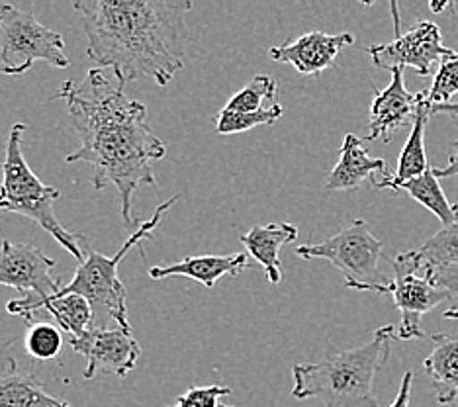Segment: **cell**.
Instances as JSON below:
<instances>
[{"mask_svg":"<svg viewBox=\"0 0 458 407\" xmlns=\"http://www.w3.org/2000/svg\"><path fill=\"white\" fill-rule=\"evenodd\" d=\"M382 249L384 245L380 239L374 237L369 224L359 217L324 243L300 245L296 255L306 260H329L333 267L345 275L347 288L367 292L372 286H386L390 282L378 270Z\"/></svg>","mask_w":458,"mask_h":407,"instance_id":"52a82bcc","label":"cell"},{"mask_svg":"<svg viewBox=\"0 0 458 407\" xmlns=\"http://www.w3.org/2000/svg\"><path fill=\"white\" fill-rule=\"evenodd\" d=\"M69 120L81 138V149L67 163H89L97 191L118 188L122 222L133 227V194L141 184L157 186L153 163L165 159L166 148L148 123V108L128 98L126 85L104 69H90L87 87L65 81L59 89Z\"/></svg>","mask_w":458,"mask_h":407,"instance_id":"6da1fadb","label":"cell"},{"mask_svg":"<svg viewBox=\"0 0 458 407\" xmlns=\"http://www.w3.org/2000/svg\"><path fill=\"white\" fill-rule=\"evenodd\" d=\"M431 116L433 114H451V116H458V102L451 104H439V106H429Z\"/></svg>","mask_w":458,"mask_h":407,"instance_id":"4dcf8cb0","label":"cell"},{"mask_svg":"<svg viewBox=\"0 0 458 407\" xmlns=\"http://www.w3.org/2000/svg\"><path fill=\"white\" fill-rule=\"evenodd\" d=\"M55 259L30 243H13L3 239L0 245V286H10L32 301H46L59 294L64 284L51 275Z\"/></svg>","mask_w":458,"mask_h":407,"instance_id":"30bf717a","label":"cell"},{"mask_svg":"<svg viewBox=\"0 0 458 407\" xmlns=\"http://www.w3.org/2000/svg\"><path fill=\"white\" fill-rule=\"evenodd\" d=\"M355 44L351 34H326V31H308L288 44L270 47L268 55L276 63H288L300 75L319 77L326 69L335 65L343 47Z\"/></svg>","mask_w":458,"mask_h":407,"instance_id":"4fadbf2b","label":"cell"},{"mask_svg":"<svg viewBox=\"0 0 458 407\" xmlns=\"http://www.w3.org/2000/svg\"><path fill=\"white\" fill-rule=\"evenodd\" d=\"M0 407H71L51 395L34 372H20L16 362L0 374Z\"/></svg>","mask_w":458,"mask_h":407,"instance_id":"ffe728a7","label":"cell"},{"mask_svg":"<svg viewBox=\"0 0 458 407\" xmlns=\"http://www.w3.org/2000/svg\"><path fill=\"white\" fill-rule=\"evenodd\" d=\"M394 326H384L360 347L327 354L318 362L293 367V398H316L326 407H380L374 395V378L390 359Z\"/></svg>","mask_w":458,"mask_h":407,"instance_id":"3957f363","label":"cell"},{"mask_svg":"<svg viewBox=\"0 0 458 407\" xmlns=\"http://www.w3.org/2000/svg\"><path fill=\"white\" fill-rule=\"evenodd\" d=\"M232 394L227 386H194L169 407H220V398Z\"/></svg>","mask_w":458,"mask_h":407,"instance_id":"4316f807","label":"cell"},{"mask_svg":"<svg viewBox=\"0 0 458 407\" xmlns=\"http://www.w3.org/2000/svg\"><path fill=\"white\" fill-rule=\"evenodd\" d=\"M276 81L268 75H257L253 81L249 82L247 87H243L239 92H235L232 98L227 100L224 110L227 112H259L267 108L265 102L267 100H275L276 98Z\"/></svg>","mask_w":458,"mask_h":407,"instance_id":"d4e9b609","label":"cell"},{"mask_svg":"<svg viewBox=\"0 0 458 407\" xmlns=\"http://www.w3.org/2000/svg\"><path fill=\"white\" fill-rule=\"evenodd\" d=\"M6 309L8 313H13V316L26 318L30 323L34 321L36 313L46 309L49 311V316L57 321V327L67 333V339L81 337L82 333L89 329L90 323L95 321V311H92L89 300L75 294L54 296L46 301H32L28 298H20L10 301Z\"/></svg>","mask_w":458,"mask_h":407,"instance_id":"5bb4252c","label":"cell"},{"mask_svg":"<svg viewBox=\"0 0 458 407\" xmlns=\"http://www.w3.org/2000/svg\"><path fill=\"white\" fill-rule=\"evenodd\" d=\"M425 94L427 90L413 94L405 89L403 69L392 71L390 85L384 90H377V97L370 104V131L364 141L390 143L394 133H398L410 122L413 123Z\"/></svg>","mask_w":458,"mask_h":407,"instance_id":"7c38bea8","label":"cell"},{"mask_svg":"<svg viewBox=\"0 0 458 407\" xmlns=\"http://www.w3.org/2000/svg\"><path fill=\"white\" fill-rule=\"evenodd\" d=\"M443 318H445V319H454V321H458V309H456V308L446 309V311L443 313Z\"/></svg>","mask_w":458,"mask_h":407,"instance_id":"1f68e13d","label":"cell"},{"mask_svg":"<svg viewBox=\"0 0 458 407\" xmlns=\"http://www.w3.org/2000/svg\"><path fill=\"white\" fill-rule=\"evenodd\" d=\"M71 349L87 359L85 380H92L98 370L112 372L118 378L126 376L135 369L141 354L140 343L133 339L131 333L123 329L110 327H89L81 337L67 339Z\"/></svg>","mask_w":458,"mask_h":407,"instance_id":"8fae6325","label":"cell"},{"mask_svg":"<svg viewBox=\"0 0 458 407\" xmlns=\"http://www.w3.org/2000/svg\"><path fill=\"white\" fill-rule=\"evenodd\" d=\"M26 133L24 123H14L8 135L4 163H3V184H0V212H13L26 216L46 229L55 242L65 247L69 253L79 260V265L87 259V237L72 233L61 219H57L54 204L61 192L55 186H47L38 179V174L30 169L22 151V138Z\"/></svg>","mask_w":458,"mask_h":407,"instance_id":"277c9868","label":"cell"},{"mask_svg":"<svg viewBox=\"0 0 458 407\" xmlns=\"http://www.w3.org/2000/svg\"><path fill=\"white\" fill-rule=\"evenodd\" d=\"M431 118L429 112V104H427V94L423 102L420 104L418 114H415V120L411 123V131L410 138L405 141L403 149L400 153V161H398V169H395L394 174L384 176L382 181H374L372 186L378 188H388V191H394L395 186L411 181L415 176H421L431 169L429 163H427V151H425V128L427 122Z\"/></svg>","mask_w":458,"mask_h":407,"instance_id":"d6986e66","label":"cell"},{"mask_svg":"<svg viewBox=\"0 0 458 407\" xmlns=\"http://www.w3.org/2000/svg\"><path fill=\"white\" fill-rule=\"evenodd\" d=\"M388 176L386 161L374 159L364 149V140L355 133H347L339 151V163L329 173L326 188L329 191H357L367 179L374 181V174Z\"/></svg>","mask_w":458,"mask_h":407,"instance_id":"9a60e30c","label":"cell"},{"mask_svg":"<svg viewBox=\"0 0 458 407\" xmlns=\"http://www.w3.org/2000/svg\"><path fill=\"white\" fill-rule=\"evenodd\" d=\"M64 47V36L39 24L34 14L10 4L0 6V72L3 75H24L36 61L67 69L69 57Z\"/></svg>","mask_w":458,"mask_h":407,"instance_id":"8992f818","label":"cell"},{"mask_svg":"<svg viewBox=\"0 0 458 407\" xmlns=\"http://www.w3.org/2000/svg\"><path fill=\"white\" fill-rule=\"evenodd\" d=\"M247 268V253L235 255H204L186 257L181 263L169 267H151L149 276L153 280H165L171 276H186L206 288H214L224 276H237Z\"/></svg>","mask_w":458,"mask_h":407,"instance_id":"2e32d148","label":"cell"},{"mask_svg":"<svg viewBox=\"0 0 458 407\" xmlns=\"http://www.w3.org/2000/svg\"><path fill=\"white\" fill-rule=\"evenodd\" d=\"M394 268V280L386 286H372L367 292H378V294H390L394 306L398 308L402 321L395 327V337L402 341L425 339L421 329V319L446 300H453L449 292H445L427 276L418 275L405 260L403 253L390 260Z\"/></svg>","mask_w":458,"mask_h":407,"instance_id":"ba28073f","label":"cell"},{"mask_svg":"<svg viewBox=\"0 0 458 407\" xmlns=\"http://www.w3.org/2000/svg\"><path fill=\"white\" fill-rule=\"evenodd\" d=\"M451 4L449 3H443V4H435V3H431V10H433V13H443V10L445 8H449Z\"/></svg>","mask_w":458,"mask_h":407,"instance_id":"d6a6232c","label":"cell"},{"mask_svg":"<svg viewBox=\"0 0 458 407\" xmlns=\"http://www.w3.org/2000/svg\"><path fill=\"white\" fill-rule=\"evenodd\" d=\"M89 57L126 82L166 87L186 65L191 0H77Z\"/></svg>","mask_w":458,"mask_h":407,"instance_id":"7a4b0ae2","label":"cell"},{"mask_svg":"<svg viewBox=\"0 0 458 407\" xmlns=\"http://www.w3.org/2000/svg\"><path fill=\"white\" fill-rule=\"evenodd\" d=\"M369 55L372 57L374 67L378 69L392 72L410 67L418 75L429 77L433 75L435 63L454 55V51L443 44L439 26L425 20L405 34H395L388 44L370 46Z\"/></svg>","mask_w":458,"mask_h":407,"instance_id":"9c48e42d","label":"cell"},{"mask_svg":"<svg viewBox=\"0 0 458 407\" xmlns=\"http://www.w3.org/2000/svg\"><path fill=\"white\" fill-rule=\"evenodd\" d=\"M425 276L431 282H435V284L443 288L445 292H449L451 298L458 296V265L433 268L431 273H427Z\"/></svg>","mask_w":458,"mask_h":407,"instance_id":"83f0119b","label":"cell"},{"mask_svg":"<svg viewBox=\"0 0 458 407\" xmlns=\"http://www.w3.org/2000/svg\"><path fill=\"white\" fill-rule=\"evenodd\" d=\"M220 407H232V405H220Z\"/></svg>","mask_w":458,"mask_h":407,"instance_id":"836d02e7","label":"cell"},{"mask_svg":"<svg viewBox=\"0 0 458 407\" xmlns=\"http://www.w3.org/2000/svg\"><path fill=\"white\" fill-rule=\"evenodd\" d=\"M411 384H413V372L405 370L400 382V392L395 395V400L390 403V407H410L411 400Z\"/></svg>","mask_w":458,"mask_h":407,"instance_id":"f1b7e54d","label":"cell"},{"mask_svg":"<svg viewBox=\"0 0 458 407\" xmlns=\"http://www.w3.org/2000/svg\"><path fill=\"white\" fill-rule=\"evenodd\" d=\"M298 237V227L294 224L280 222L268 225H255L242 235V243L249 255L265 267V273L270 284H280L283 280V265H280V249L286 243H293Z\"/></svg>","mask_w":458,"mask_h":407,"instance_id":"e0dca14e","label":"cell"},{"mask_svg":"<svg viewBox=\"0 0 458 407\" xmlns=\"http://www.w3.org/2000/svg\"><path fill=\"white\" fill-rule=\"evenodd\" d=\"M181 200V194L173 196L171 200H165L157 210H155L153 217L149 222H145L140 225L138 232H135L126 245H123L116 255L106 257L98 253L95 249H87V259L82 263L75 276L69 282V284H64L59 290L57 296H82L89 300V304L92 306V311H95V319H98V327H104V321L112 319L118 323V327L131 333L130 321H128V292L123 288L118 276V267L123 259L128 257L130 250L138 245H143V242H149L155 235V229L161 225V219L165 212H169L174 202Z\"/></svg>","mask_w":458,"mask_h":407,"instance_id":"5b68a950","label":"cell"},{"mask_svg":"<svg viewBox=\"0 0 458 407\" xmlns=\"http://www.w3.org/2000/svg\"><path fill=\"white\" fill-rule=\"evenodd\" d=\"M284 108L280 104H273L270 108H263L259 112H227L222 108L214 120L216 131L220 135H232V133H242L247 130H253L257 125H273L278 118H283Z\"/></svg>","mask_w":458,"mask_h":407,"instance_id":"cb8c5ba5","label":"cell"},{"mask_svg":"<svg viewBox=\"0 0 458 407\" xmlns=\"http://www.w3.org/2000/svg\"><path fill=\"white\" fill-rule=\"evenodd\" d=\"M454 94H458V54L446 57L439 63V71L435 72L433 85L427 90V104L439 106V104H451Z\"/></svg>","mask_w":458,"mask_h":407,"instance_id":"484cf974","label":"cell"},{"mask_svg":"<svg viewBox=\"0 0 458 407\" xmlns=\"http://www.w3.org/2000/svg\"><path fill=\"white\" fill-rule=\"evenodd\" d=\"M392 192L410 194L415 202H420L423 208L439 217L443 227L458 224V204L449 202V198H446L439 184V179H437L435 169H429L421 176H415L411 181L398 184Z\"/></svg>","mask_w":458,"mask_h":407,"instance_id":"7402d4cb","label":"cell"},{"mask_svg":"<svg viewBox=\"0 0 458 407\" xmlns=\"http://www.w3.org/2000/svg\"><path fill=\"white\" fill-rule=\"evenodd\" d=\"M431 343L433 349L425 357L423 369L433 382L437 402L451 405L458 395V337L437 333Z\"/></svg>","mask_w":458,"mask_h":407,"instance_id":"ac0fdd59","label":"cell"},{"mask_svg":"<svg viewBox=\"0 0 458 407\" xmlns=\"http://www.w3.org/2000/svg\"><path fill=\"white\" fill-rule=\"evenodd\" d=\"M437 179H449V176L458 174V141L453 143L451 153H449V165L445 169H435Z\"/></svg>","mask_w":458,"mask_h":407,"instance_id":"f546056e","label":"cell"},{"mask_svg":"<svg viewBox=\"0 0 458 407\" xmlns=\"http://www.w3.org/2000/svg\"><path fill=\"white\" fill-rule=\"evenodd\" d=\"M403 257L415 273L423 276L433 268L458 265V224L443 227L421 247L405 250Z\"/></svg>","mask_w":458,"mask_h":407,"instance_id":"44dd1931","label":"cell"},{"mask_svg":"<svg viewBox=\"0 0 458 407\" xmlns=\"http://www.w3.org/2000/svg\"><path fill=\"white\" fill-rule=\"evenodd\" d=\"M26 352L36 360H54L64 351V333L54 323L32 321L26 331Z\"/></svg>","mask_w":458,"mask_h":407,"instance_id":"603a6c76","label":"cell"}]
</instances>
